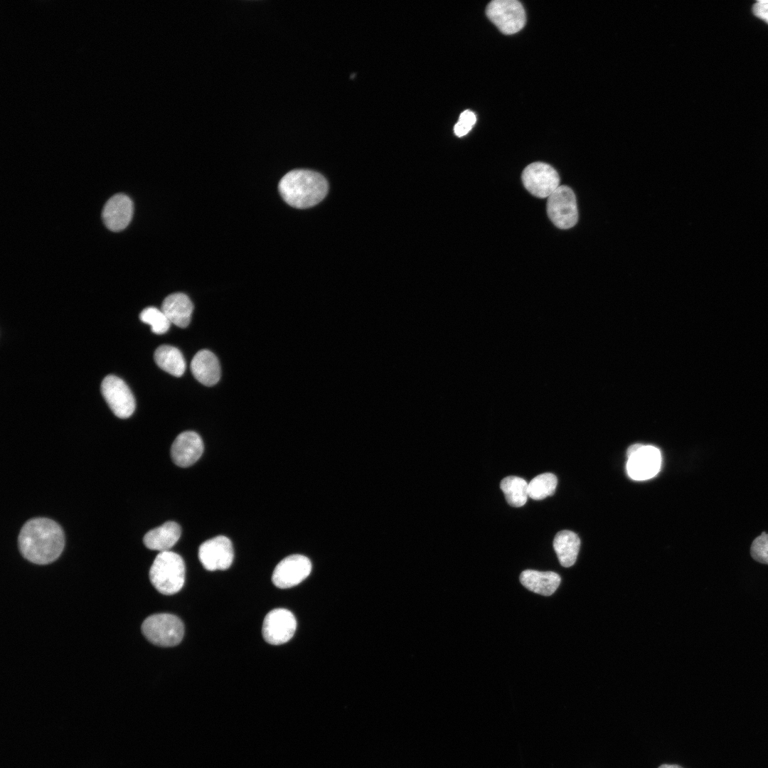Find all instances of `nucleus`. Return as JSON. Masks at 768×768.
Returning a JSON list of instances; mask_svg holds the SVG:
<instances>
[{"label": "nucleus", "instance_id": "nucleus-17", "mask_svg": "<svg viewBox=\"0 0 768 768\" xmlns=\"http://www.w3.org/2000/svg\"><path fill=\"white\" fill-rule=\"evenodd\" d=\"M181 534L180 526L174 521H167L148 531L143 539L145 546L160 552L169 550L178 540Z\"/></svg>", "mask_w": 768, "mask_h": 768}, {"label": "nucleus", "instance_id": "nucleus-12", "mask_svg": "<svg viewBox=\"0 0 768 768\" xmlns=\"http://www.w3.org/2000/svg\"><path fill=\"white\" fill-rule=\"evenodd\" d=\"M627 458L626 471L632 479L646 480L655 476L660 471L661 452L654 446L641 444Z\"/></svg>", "mask_w": 768, "mask_h": 768}, {"label": "nucleus", "instance_id": "nucleus-3", "mask_svg": "<svg viewBox=\"0 0 768 768\" xmlns=\"http://www.w3.org/2000/svg\"><path fill=\"white\" fill-rule=\"evenodd\" d=\"M149 576L152 585L160 593L165 595L176 594L185 582L183 560L174 552H160L150 567Z\"/></svg>", "mask_w": 768, "mask_h": 768}, {"label": "nucleus", "instance_id": "nucleus-24", "mask_svg": "<svg viewBox=\"0 0 768 768\" xmlns=\"http://www.w3.org/2000/svg\"><path fill=\"white\" fill-rule=\"evenodd\" d=\"M750 553L755 561L768 565V533L766 531H762L752 540Z\"/></svg>", "mask_w": 768, "mask_h": 768}, {"label": "nucleus", "instance_id": "nucleus-16", "mask_svg": "<svg viewBox=\"0 0 768 768\" xmlns=\"http://www.w3.org/2000/svg\"><path fill=\"white\" fill-rule=\"evenodd\" d=\"M161 309L171 324L184 328L191 321L193 305L186 294L178 292L166 297Z\"/></svg>", "mask_w": 768, "mask_h": 768}, {"label": "nucleus", "instance_id": "nucleus-1", "mask_svg": "<svg viewBox=\"0 0 768 768\" xmlns=\"http://www.w3.org/2000/svg\"><path fill=\"white\" fill-rule=\"evenodd\" d=\"M18 543L24 558L35 564L46 565L60 556L64 548L65 537L61 527L54 521L36 518L23 526Z\"/></svg>", "mask_w": 768, "mask_h": 768}, {"label": "nucleus", "instance_id": "nucleus-26", "mask_svg": "<svg viewBox=\"0 0 768 768\" xmlns=\"http://www.w3.org/2000/svg\"><path fill=\"white\" fill-rule=\"evenodd\" d=\"M753 14L768 23V0L757 1L752 7Z\"/></svg>", "mask_w": 768, "mask_h": 768}, {"label": "nucleus", "instance_id": "nucleus-2", "mask_svg": "<svg viewBox=\"0 0 768 768\" xmlns=\"http://www.w3.org/2000/svg\"><path fill=\"white\" fill-rule=\"evenodd\" d=\"M283 200L296 208H308L321 202L326 196L329 185L319 173L296 169L286 174L278 185Z\"/></svg>", "mask_w": 768, "mask_h": 768}, {"label": "nucleus", "instance_id": "nucleus-20", "mask_svg": "<svg viewBox=\"0 0 768 768\" xmlns=\"http://www.w3.org/2000/svg\"><path fill=\"white\" fill-rule=\"evenodd\" d=\"M154 357L157 366L172 375L181 376L186 370L184 358L174 346H160L156 349Z\"/></svg>", "mask_w": 768, "mask_h": 768}, {"label": "nucleus", "instance_id": "nucleus-4", "mask_svg": "<svg viewBox=\"0 0 768 768\" xmlns=\"http://www.w3.org/2000/svg\"><path fill=\"white\" fill-rule=\"evenodd\" d=\"M142 631L148 641L163 647L174 646L182 640L184 626L176 615L168 613L152 614L144 619Z\"/></svg>", "mask_w": 768, "mask_h": 768}, {"label": "nucleus", "instance_id": "nucleus-25", "mask_svg": "<svg viewBox=\"0 0 768 768\" xmlns=\"http://www.w3.org/2000/svg\"><path fill=\"white\" fill-rule=\"evenodd\" d=\"M476 122L475 114L469 110L462 112L458 122L454 127V134L459 137H463L468 134Z\"/></svg>", "mask_w": 768, "mask_h": 768}, {"label": "nucleus", "instance_id": "nucleus-21", "mask_svg": "<svg viewBox=\"0 0 768 768\" xmlns=\"http://www.w3.org/2000/svg\"><path fill=\"white\" fill-rule=\"evenodd\" d=\"M528 484L523 478L509 476L501 480L500 488L510 506L521 507L526 503L528 496Z\"/></svg>", "mask_w": 768, "mask_h": 768}, {"label": "nucleus", "instance_id": "nucleus-14", "mask_svg": "<svg viewBox=\"0 0 768 768\" xmlns=\"http://www.w3.org/2000/svg\"><path fill=\"white\" fill-rule=\"evenodd\" d=\"M133 203L126 195L119 193L111 197L102 210V219L106 227L112 231L124 229L132 220Z\"/></svg>", "mask_w": 768, "mask_h": 768}, {"label": "nucleus", "instance_id": "nucleus-23", "mask_svg": "<svg viewBox=\"0 0 768 768\" xmlns=\"http://www.w3.org/2000/svg\"><path fill=\"white\" fill-rule=\"evenodd\" d=\"M139 319L142 322L149 324L152 332L156 334L166 333L171 324L161 309L154 306L143 309L139 314Z\"/></svg>", "mask_w": 768, "mask_h": 768}, {"label": "nucleus", "instance_id": "nucleus-9", "mask_svg": "<svg viewBox=\"0 0 768 768\" xmlns=\"http://www.w3.org/2000/svg\"><path fill=\"white\" fill-rule=\"evenodd\" d=\"M297 629L294 614L288 609L277 608L265 616L262 624V636L266 642L280 645L289 641Z\"/></svg>", "mask_w": 768, "mask_h": 768}, {"label": "nucleus", "instance_id": "nucleus-7", "mask_svg": "<svg viewBox=\"0 0 768 768\" xmlns=\"http://www.w3.org/2000/svg\"><path fill=\"white\" fill-rule=\"evenodd\" d=\"M521 178L525 188L538 198H548L560 186L556 170L543 162L528 165L522 172Z\"/></svg>", "mask_w": 768, "mask_h": 768}, {"label": "nucleus", "instance_id": "nucleus-15", "mask_svg": "<svg viewBox=\"0 0 768 768\" xmlns=\"http://www.w3.org/2000/svg\"><path fill=\"white\" fill-rule=\"evenodd\" d=\"M191 370L195 378L207 386L217 383L220 377V367L217 357L206 349L196 353L191 363Z\"/></svg>", "mask_w": 768, "mask_h": 768}, {"label": "nucleus", "instance_id": "nucleus-8", "mask_svg": "<svg viewBox=\"0 0 768 768\" xmlns=\"http://www.w3.org/2000/svg\"><path fill=\"white\" fill-rule=\"evenodd\" d=\"M101 393L112 412L118 417H130L135 410L134 398L121 378L109 375L101 384Z\"/></svg>", "mask_w": 768, "mask_h": 768}, {"label": "nucleus", "instance_id": "nucleus-10", "mask_svg": "<svg viewBox=\"0 0 768 768\" xmlns=\"http://www.w3.org/2000/svg\"><path fill=\"white\" fill-rule=\"evenodd\" d=\"M234 557L230 540L218 535L203 543L198 549V558L203 567L209 571L224 570L230 567Z\"/></svg>", "mask_w": 768, "mask_h": 768}, {"label": "nucleus", "instance_id": "nucleus-6", "mask_svg": "<svg viewBox=\"0 0 768 768\" xmlns=\"http://www.w3.org/2000/svg\"><path fill=\"white\" fill-rule=\"evenodd\" d=\"M547 213L551 222L558 228L569 229L578 220L575 195L567 186H560L547 201Z\"/></svg>", "mask_w": 768, "mask_h": 768}, {"label": "nucleus", "instance_id": "nucleus-19", "mask_svg": "<svg viewBox=\"0 0 768 768\" xmlns=\"http://www.w3.org/2000/svg\"><path fill=\"white\" fill-rule=\"evenodd\" d=\"M580 540L574 532L563 530L558 532L553 540V548L562 566L573 565L577 560Z\"/></svg>", "mask_w": 768, "mask_h": 768}, {"label": "nucleus", "instance_id": "nucleus-18", "mask_svg": "<svg viewBox=\"0 0 768 768\" xmlns=\"http://www.w3.org/2000/svg\"><path fill=\"white\" fill-rule=\"evenodd\" d=\"M521 583L528 590L543 595L553 594L560 584V575L554 572L526 570L520 575Z\"/></svg>", "mask_w": 768, "mask_h": 768}, {"label": "nucleus", "instance_id": "nucleus-27", "mask_svg": "<svg viewBox=\"0 0 768 768\" xmlns=\"http://www.w3.org/2000/svg\"><path fill=\"white\" fill-rule=\"evenodd\" d=\"M658 768H683V767L679 766V765H677V764H664L661 765Z\"/></svg>", "mask_w": 768, "mask_h": 768}, {"label": "nucleus", "instance_id": "nucleus-11", "mask_svg": "<svg viewBox=\"0 0 768 768\" xmlns=\"http://www.w3.org/2000/svg\"><path fill=\"white\" fill-rule=\"evenodd\" d=\"M311 563L302 555H292L282 560L275 567L272 577L273 584L280 589L299 585L310 574Z\"/></svg>", "mask_w": 768, "mask_h": 768}, {"label": "nucleus", "instance_id": "nucleus-22", "mask_svg": "<svg viewBox=\"0 0 768 768\" xmlns=\"http://www.w3.org/2000/svg\"><path fill=\"white\" fill-rule=\"evenodd\" d=\"M558 479L552 473H543L533 478L528 484V496L534 500H542L555 491Z\"/></svg>", "mask_w": 768, "mask_h": 768}, {"label": "nucleus", "instance_id": "nucleus-13", "mask_svg": "<svg viewBox=\"0 0 768 768\" xmlns=\"http://www.w3.org/2000/svg\"><path fill=\"white\" fill-rule=\"evenodd\" d=\"M203 442L195 432L186 431L179 434L171 448L173 462L181 467L193 464L202 455Z\"/></svg>", "mask_w": 768, "mask_h": 768}, {"label": "nucleus", "instance_id": "nucleus-5", "mask_svg": "<svg viewBox=\"0 0 768 768\" xmlns=\"http://www.w3.org/2000/svg\"><path fill=\"white\" fill-rule=\"evenodd\" d=\"M489 20L504 34H513L525 26L524 8L517 0H494L486 6Z\"/></svg>", "mask_w": 768, "mask_h": 768}]
</instances>
